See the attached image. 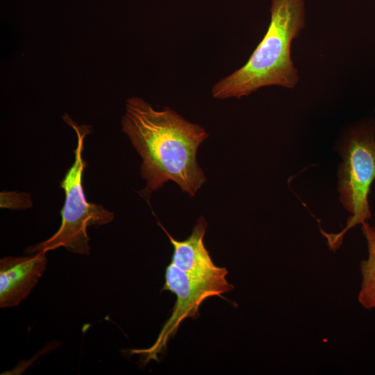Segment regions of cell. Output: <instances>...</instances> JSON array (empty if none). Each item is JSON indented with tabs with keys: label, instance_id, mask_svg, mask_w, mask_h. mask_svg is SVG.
<instances>
[{
	"label": "cell",
	"instance_id": "1",
	"mask_svg": "<svg viewBox=\"0 0 375 375\" xmlns=\"http://www.w3.org/2000/svg\"><path fill=\"white\" fill-rule=\"evenodd\" d=\"M122 127L142 159L141 176L150 191L171 181L194 197L206 181L197 152L208 133L200 125L169 107L156 110L133 97L126 100Z\"/></svg>",
	"mask_w": 375,
	"mask_h": 375
},
{
	"label": "cell",
	"instance_id": "2",
	"mask_svg": "<svg viewBox=\"0 0 375 375\" xmlns=\"http://www.w3.org/2000/svg\"><path fill=\"white\" fill-rule=\"evenodd\" d=\"M304 0H272L268 29L248 61L215 84V99H240L258 89L277 85L294 88L299 76L291 58V44L305 27Z\"/></svg>",
	"mask_w": 375,
	"mask_h": 375
},
{
	"label": "cell",
	"instance_id": "3",
	"mask_svg": "<svg viewBox=\"0 0 375 375\" xmlns=\"http://www.w3.org/2000/svg\"><path fill=\"white\" fill-rule=\"evenodd\" d=\"M63 120L76 132L77 144L74 151V161L60 183L65 193L61 210V224L58 230L49 239L29 246L27 254L38 251L47 252L63 247L67 251L82 256H89L90 240L88 226H100L112 222L115 214L101 204L89 203L83 188V174L86 163L83 158V141L91 133V127L78 125L69 116L65 115Z\"/></svg>",
	"mask_w": 375,
	"mask_h": 375
},
{
	"label": "cell",
	"instance_id": "4",
	"mask_svg": "<svg viewBox=\"0 0 375 375\" xmlns=\"http://www.w3.org/2000/svg\"><path fill=\"white\" fill-rule=\"evenodd\" d=\"M338 170L340 201L351 213L338 234H324L331 249L342 243L346 232L371 216L368 194L375 178V120L363 121L349 129L341 148Z\"/></svg>",
	"mask_w": 375,
	"mask_h": 375
},
{
	"label": "cell",
	"instance_id": "5",
	"mask_svg": "<svg viewBox=\"0 0 375 375\" xmlns=\"http://www.w3.org/2000/svg\"><path fill=\"white\" fill-rule=\"evenodd\" d=\"M234 288L226 281H211L191 275L169 264L165 272L163 290H169L176 296V301L169 319L162 327L155 343L147 349H133L132 353L144 355L146 362L158 360V355L166 349L167 342L177 332L186 318L199 317V308L205 299L213 296H221Z\"/></svg>",
	"mask_w": 375,
	"mask_h": 375
},
{
	"label": "cell",
	"instance_id": "6",
	"mask_svg": "<svg viewBox=\"0 0 375 375\" xmlns=\"http://www.w3.org/2000/svg\"><path fill=\"white\" fill-rule=\"evenodd\" d=\"M47 265L46 252L0 259V307L17 306L32 292Z\"/></svg>",
	"mask_w": 375,
	"mask_h": 375
},
{
	"label": "cell",
	"instance_id": "7",
	"mask_svg": "<svg viewBox=\"0 0 375 375\" xmlns=\"http://www.w3.org/2000/svg\"><path fill=\"white\" fill-rule=\"evenodd\" d=\"M160 226L174 247L171 263L199 278L218 282L226 281L227 269L213 263L205 247L203 238L208 223L203 217L197 219L190 235L183 241L176 240Z\"/></svg>",
	"mask_w": 375,
	"mask_h": 375
},
{
	"label": "cell",
	"instance_id": "8",
	"mask_svg": "<svg viewBox=\"0 0 375 375\" xmlns=\"http://www.w3.org/2000/svg\"><path fill=\"white\" fill-rule=\"evenodd\" d=\"M362 231L368 249V258L360 262L362 280L358 301L365 308H375V228L367 222L362 224Z\"/></svg>",
	"mask_w": 375,
	"mask_h": 375
},
{
	"label": "cell",
	"instance_id": "9",
	"mask_svg": "<svg viewBox=\"0 0 375 375\" xmlns=\"http://www.w3.org/2000/svg\"><path fill=\"white\" fill-rule=\"evenodd\" d=\"M0 196L1 208L12 210H25L32 207V201L28 193L2 192Z\"/></svg>",
	"mask_w": 375,
	"mask_h": 375
}]
</instances>
